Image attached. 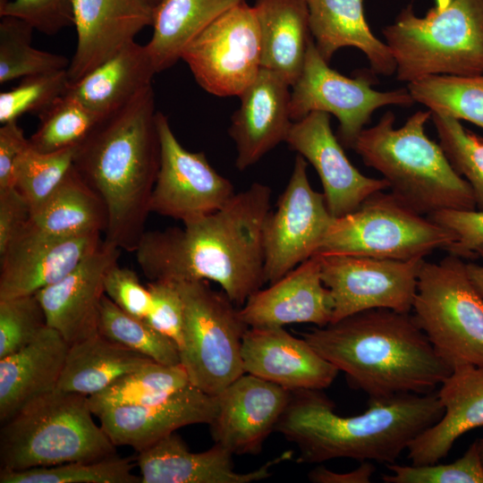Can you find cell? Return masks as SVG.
<instances>
[{"instance_id":"16","label":"cell","mask_w":483,"mask_h":483,"mask_svg":"<svg viewBox=\"0 0 483 483\" xmlns=\"http://www.w3.org/2000/svg\"><path fill=\"white\" fill-rule=\"evenodd\" d=\"M102 241L99 233L51 235L29 221L0 253V299L36 294L58 282Z\"/></svg>"},{"instance_id":"43","label":"cell","mask_w":483,"mask_h":483,"mask_svg":"<svg viewBox=\"0 0 483 483\" xmlns=\"http://www.w3.org/2000/svg\"><path fill=\"white\" fill-rule=\"evenodd\" d=\"M47 326L35 294L0 299V359L27 346Z\"/></svg>"},{"instance_id":"20","label":"cell","mask_w":483,"mask_h":483,"mask_svg":"<svg viewBox=\"0 0 483 483\" xmlns=\"http://www.w3.org/2000/svg\"><path fill=\"white\" fill-rule=\"evenodd\" d=\"M245 373L276 384L289 391L323 390L340 372L302 337L284 326L249 327L242 338Z\"/></svg>"},{"instance_id":"39","label":"cell","mask_w":483,"mask_h":483,"mask_svg":"<svg viewBox=\"0 0 483 483\" xmlns=\"http://www.w3.org/2000/svg\"><path fill=\"white\" fill-rule=\"evenodd\" d=\"M133 465L116 453L89 462L0 471V483H141Z\"/></svg>"},{"instance_id":"38","label":"cell","mask_w":483,"mask_h":483,"mask_svg":"<svg viewBox=\"0 0 483 483\" xmlns=\"http://www.w3.org/2000/svg\"><path fill=\"white\" fill-rule=\"evenodd\" d=\"M33 27L21 19L2 16L0 21V83L18 78L66 70L70 61L64 55L35 48Z\"/></svg>"},{"instance_id":"1","label":"cell","mask_w":483,"mask_h":483,"mask_svg":"<svg viewBox=\"0 0 483 483\" xmlns=\"http://www.w3.org/2000/svg\"><path fill=\"white\" fill-rule=\"evenodd\" d=\"M271 199V188L256 182L182 227L145 231L135 251L139 267L150 281H213L242 307L265 284L263 228Z\"/></svg>"},{"instance_id":"29","label":"cell","mask_w":483,"mask_h":483,"mask_svg":"<svg viewBox=\"0 0 483 483\" xmlns=\"http://www.w3.org/2000/svg\"><path fill=\"white\" fill-rule=\"evenodd\" d=\"M156 73L145 45L133 40L80 80L68 82L64 94L105 117L152 85Z\"/></svg>"},{"instance_id":"14","label":"cell","mask_w":483,"mask_h":483,"mask_svg":"<svg viewBox=\"0 0 483 483\" xmlns=\"http://www.w3.org/2000/svg\"><path fill=\"white\" fill-rule=\"evenodd\" d=\"M318 255L321 277L334 303L331 322L371 309L411 312L425 258L394 260Z\"/></svg>"},{"instance_id":"25","label":"cell","mask_w":483,"mask_h":483,"mask_svg":"<svg viewBox=\"0 0 483 483\" xmlns=\"http://www.w3.org/2000/svg\"><path fill=\"white\" fill-rule=\"evenodd\" d=\"M286 451L255 470H233V453L215 444L200 453L191 452L175 432L139 453L141 483H250L271 476V469L292 458Z\"/></svg>"},{"instance_id":"47","label":"cell","mask_w":483,"mask_h":483,"mask_svg":"<svg viewBox=\"0 0 483 483\" xmlns=\"http://www.w3.org/2000/svg\"><path fill=\"white\" fill-rule=\"evenodd\" d=\"M105 294L124 312L145 319L151 296L148 286H144L137 274L128 268L114 265L106 273L104 280Z\"/></svg>"},{"instance_id":"4","label":"cell","mask_w":483,"mask_h":483,"mask_svg":"<svg viewBox=\"0 0 483 483\" xmlns=\"http://www.w3.org/2000/svg\"><path fill=\"white\" fill-rule=\"evenodd\" d=\"M443 414L435 392L369 400L365 412L343 417L322 390H297L292 391L275 431L297 445L300 463L348 458L386 465Z\"/></svg>"},{"instance_id":"28","label":"cell","mask_w":483,"mask_h":483,"mask_svg":"<svg viewBox=\"0 0 483 483\" xmlns=\"http://www.w3.org/2000/svg\"><path fill=\"white\" fill-rule=\"evenodd\" d=\"M310 32L320 55L329 63L340 48L352 47L362 51L371 70L390 76L396 64L386 45L370 30L362 0H306Z\"/></svg>"},{"instance_id":"36","label":"cell","mask_w":483,"mask_h":483,"mask_svg":"<svg viewBox=\"0 0 483 483\" xmlns=\"http://www.w3.org/2000/svg\"><path fill=\"white\" fill-rule=\"evenodd\" d=\"M38 115L39 123L29 138V143L33 149L41 153L76 148L103 118L64 93Z\"/></svg>"},{"instance_id":"22","label":"cell","mask_w":483,"mask_h":483,"mask_svg":"<svg viewBox=\"0 0 483 483\" xmlns=\"http://www.w3.org/2000/svg\"><path fill=\"white\" fill-rule=\"evenodd\" d=\"M291 85L276 72L261 68L255 80L239 96L229 135L235 143V165L243 171L285 141L291 118Z\"/></svg>"},{"instance_id":"13","label":"cell","mask_w":483,"mask_h":483,"mask_svg":"<svg viewBox=\"0 0 483 483\" xmlns=\"http://www.w3.org/2000/svg\"><path fill=\"white\" fill-rule=\"evenodd\" d=\"M308 162L301 155L275 211L263 228L264 280L273 284L315 255L331 225V215L323 193L309 181Z\"/></svg>"},{"instance_id":"32","label":"cell","mask_w":483,"mask_h":483,"mask_svg":"<svg viewBox=\"0 0 483 483\" xmlns=\"http://www.w3.org/2000/svg\"><path fill=\"white\" fill-rule=\"evenodd\" d=\"M244 0H162L153 9V32L145 45L157 72L170 68L211 22Z\"/></svg>"},{"instance_id":"15","label":"cell","mask_w":483,"mask_h":483,"mask_svg":"<svg viewBox=\"0 0 483 483\" xmlns=\"http://www.w3.org/2000/svg\"><path fill=\"white\" fill-rule=\"evenodd\" d=\"M160 164L150 198V213L182 224L222 208L236 193L233 184L210 165L203 152L184 148L167 117L157 113Z\"/></svg>"},{"instance_id":"23","label":"cell","mask_w":483,"mask_h":483,"mask_svg":"<svg viewBox=\"0 0 483 483\" xmlns=\"http://www.w3.org/2000/svg\"><path fill=\"white\" fill-rule=\"evenodd\" d=\"M334 303L321 277L320 257L315 254L267 288L252 293L240 308L249 327L331 323Z\"/></svg>"},{"instance_id":"50","label":"cell","mask_w":483,"mask_h":483,"mask_svg":"<svg viewBox=\"0 0 483 483\" xmlns=\"http://www.w3.org/2000/svg\"><path fill=\"white\" fill-rule=\"evenodd\" d=\"M30 216V204L15 188L0 191V253L28 224Z\"/></svg>"},{"instance_id":"21","label":"cell","mask_w":483,"mask_h":483,"mask_svg":"<svg viewBox=\"0 0 483 483\" xmlns=\"http://www.w3.org/2000/svg\"><path fill=\"white\" fill-rule=\"evenodd\" d=\"M216 411V396L190 385L158 402L109 409L97 418L115 446L140 453L182 427L209 424Z\"/></svg>"},{"instance_id":"10","label":"cell","mask_w":483,"mask_h":483,"mask_svg":"<svg viewBox=\"0 0 483 483\" xmlns=\"http://www.w3.org/2000/svg\"><path fill=\"white\" fill-rule=\"evenodd\" d=\"M455 234L413 211L392 193L378 191L356 210L334 218L316 254H343L381 259L425 258L446 250Z\"/></svg>"},{"instance_id":"11","label":"cell","mask_w":483,"mask_h":483,"mask_svg":"<svg viewBox=\"0 0 483 483\" xmlns=\"http://www.w3.org/2000/svg\"><path fill=\"white\" fill-rule=\"evenodd\" d=\"M374 82L366 72L352 79L333 70L311 39L302 71L292 86L291 118L295 122L314 111L332 114L339 121L338 140L343 148H353L376 109L414 103L408 89L377 91L372 88Z\"/></svg>"},{"instance_id":"45","label":"cell","mask_w":483,"mask_h":483,"mask_svg":"<svg viewBox=\"0 0 483 483\" xmlns=\"http://www.w3.org/2000/svg\"><path fill=\"white\" fill-rule=\"evenodd\" d=\"M13 16L34 30L54 35L73 25V0H10L0 9V17Z\"/></svg>"},{"instance_id":"40","label":"cell","mask_w":483,"mask_h":483,"mask_svg":"<svg viewBox=\"0 0 483 483\" xmlns=\"http://www.w3.org/2000/svg\"><path fill=\"white\" fill-rule=\"evenodd\" d=\"M439 145L453 168L472 189L476 208L483 210V138L452 117L431 114Z\"/></svg>"},{"instance_id":"48","label":"cell","mask_w":483,"mask_h":483,"mask_svg":"<svg viewBox=\"0 0 483 483\" xmlns=\"http://www.w3.org/2000/svg\"><path fill=\"white\" fill-rule=\"evenodd\" d=\"M428 217L452 231L456 241L445 250L459 258H474L483 245V210H441Z\"/></svg>"},{"instance_id":"17","label":"cell","mask_w":483,"mask_h":483,"mask_svg":"<svg viewBox=\"0 0 483 483\" xmlns=\"http://www.w3.org/2000/svg\"><path fill=\"white\" fill-rule=\"evenodd\" d=\"M285 142L317 171L335 218L352 213L371 195L389 188L384 178L368 177L352 165L331 129L327 113L314 111L293 122Z\"/></svg>"},{"instance_id":"5","label":"cell","mask_w":483,"mask_h":483,"mask_svg":"<svg viewBox=\"0 0 483 483\" xmlns=\"http://www.w3.org/2000/svg\"><path fill=\"white\" fill-rule=\"evenodd\" d=\"M431 114L419 111L395 129L394 114L386 112L376 125L362 130L353 149L413 211L428 216L447 209L475 210L469 182L453 168L440 145L426 135Z\"/></svg>"},{"instance_id":"19","label":"cell","mask_w":483,"mask_h":483,"mask_svg":"<svg viewBox=\"0 0 483 483\" xmlns=\"http://www.w3.org/2000/svg\"><path fill=\"white\" fill-rule=\"evenodd\" d=\"M121 250L103 240L72 271L35 294L47 326L69 345L98 334L105 276L118 263Z\"/></svg>"},{"instance_id":"33","label":"cell","mask_w":483,"mask_h":483,"mask_svg":"<svg viewBox=\"0 0 483 483\" xmlns=\"http://www.w3.org/2000/svg\"><path fill=\"white\" fill-rule=\"evenodd\" d=\"M30 222L55 236H78L106 233V206L80 177L73 165L55 191L31 212Z\"/></svg>"},{"instance_id":"42","label":"cell","mask_w":483,"mask_h":483,"mask_svg":"<svg viewBox=\"0 0 483 483\" xmlns=\"http://www.w3.org/2000/svg\"><path fill=\"white\" fill-rule=\"evenodd\" d=\"M67 84V69L22 78L17 86L0 93V123L17 121L28 113L38 114L64 93Z\"/></svg>"},{"instance_id":"46","label":"cell","mask_w":483,"mask_h":483,"mask_svg":"<svg viewBox=\"0 0 483 483\" xmlns=\"http://www.w3.org/2000/svg\"><path fill=\"white\" fill-rule=\"evenodd\" d=\"M147 286L151 303L144 320L154 329L171 338L179 349L182 341L184 309L175 283L150 281Z\"/></svg>"},{"instance_id":"18","label":"cell","mask_w":483,"mask_h":483,"mask_svg":"<svg viewBox=\"0 0 483 483\" xmlns=\"http://www.w3.org/2000/svg\"><path fill=\"white\" fill-rule=\"evenodd\" d=\"M292 392L244 373L216 396L217 411L208 424L215 444L233 454H257L285 411Z\"/></svg>"},{"instance_id":"34","label":"cell","mask_w":483,"mask_h":483,"mask_svg":"<svg viewBox=\"0 0 483 483\" xmlns=\"http://www.w3.org/2000/svg\"><path fill=\"white\" fill-rule=\"evenodd\" d=\"M190 385L189 377L181 364L165 365L151 361L89 396V404L97 417L113 408L158 402Z\"/></svg>"},{"instance_id":"6","label":"cell","mask_w":483,"mask_h":483,"mask_svg":"<svg viewBox=\"0 0 483 483\" xmlns=\"http://www.w3.org/2000/svg\"><path fill=\"white\" fill-rule=\"evenodd\" d=\"M89 397L55 389L2 424L1 470H23L115 454V445L92 417Z\"/></svg>"},{"instance_id":"41","label":"cell","mask_w":483,"mask_h":483,"mask_svg":"<svg viewBox=\"0 0 483 483\" xmlns=\"http://www.w3.org/2000/svg\"><path fill=\"white\" fill-rule=\"evenodd\" d=\"M75 148L41 153L30 146L21 157L14 188L25 198L31 212L55 191L72 166Z\"/></svg>"},{"instance_id":"31","label":"cell","mask_w":483,"mask_h":483,"mask_svg":"<svg viewBox=\"0 0 483 483\" xmlns=\"http://www.w3.org/2000/svg\"><path fill=\"white\" fill-rule=\"evenodd\" d=\"M151 361L97 334L70 345L56 389L89 397Z\"/></svg>"},{"instance_id":"53","label":"cell","mask_w":483,"mask_h":483,"mask_svg":"<svg viewBox=\"0 0 483 483\" xmlns=\"http://www.w3.org/2000/svg\"><path fill=\"white\" fill-rule=\"evenodd\" d=\"M476 442L478 452L483 465V438L478 439Z\"/></svg>"},{"instance_id":"27","label":"cell","mask_w":483,"mask_h":483,"mask_svg":"<svg viewBox=\"0 0 483 483\" xmlns=\"http://www.w3.org/2000/svg\"><path fill=\"white\" fill-rule=\"evenodd\" d=\"M69 343L47 326L27 346L0 359V422L32 401L55 391Z\"/></svg>"},{"instance_id":"3","label":"cell","mask_w":483,"mask_h":483,"mask_svg":"<svg viewBox=\"0 0 483 483\" xmlns=\"http://www.w3.org/2000/svg\"><path fill=\"white\" fill-rule=\"evenodd\" d=\"M303 338L369 400L433 393L453 371L410 312L367 309Z\"/></svg>"},{"instance_id":"30","label":"cell","mask_w":483,"mask_h":483,"mask_svg":"<svg viewBox=\"0 0 483 483\" xmlns=\"http://www.w3.org/2000/svg\"><path fill=\"white\" fill-rule=\"evenodd\" d=\"M261 42V66L291 87L299 78L313 39L306 0H256L253 5Z\"/></svg>"},{"instance_id":"26","label":"cell","mask_w":483,"mask_h":483,"mask_svg":"<svg viewBox=\"0 0 483 483\" xmlns=\"http://www.w3.org/2000/svg\"><path fill=\"white\" fill-rule=\"evenodd\" d=\"M436 394L444 414L409 445L413 465L438 462L462 435L483 426V367H454Z\"/></svg>"},{"instance_id":"49","label":"cell","mask_w":483,"mask_h":483,"mask_svg":"<svg viewBox=\"0 0 483 483\" xmlns=\"http://www.w3.org/2000/svg\"><path fill=\"white\" fill-rule=\"evenodd\" d=\"M30 147L17 121L0 128V191L14 188L19 162Z\"/></svg>"},{"instance_id":"54","label":"cell","mask_w":483,"mask_h":483,"mask_svg":"<svg viewBox=\"0 0 483 483\" xmlns=\"http://www.w3.org/2000/svg\"><path fill=\"white\" fill-rule=\"evenodd\" d=\"M145 5L154 9L162 0H140Z\"/></svg>"},{"instance_id":"52","label":"cell","mask_w":483,"mask_h":483,"mask_svg":"<svg viewBox=\"0 0 483 483\" xmlns=\"http://www.w3.org/2000/svg\"><path fill=\"white\" fill-rule=\"evenodd\" d=\"M476 254L481 258L482 263H466V267L473 285L483 298V245L477 249Z\"/></svg>"},{"instance_id":"12","label":"cell","mask_w":483,"mask_h":483,"mask_svg":"<svg viewBox=\"0 0 483 483\" xmlns=\"http://www.w3.org/2000/svg\"><path fill=\"white\" fill-rule=\"evenodd\" d=\"M181 59L207 92L239 97L262 68L254 7L242 1L228 9L188 45Z\"/></svg>"},{"instance_id":"37","label":"cell","mask_w":483,"mask_h":483,"mask_svg":"<svg viewBox=\"0 0 483 483\" xmlns=\"http://www.w3.org/2000/svg\"><path fill=\"white\" fill-rule=\"evenodd\" d=\"M98 334L152 360L165 364H181L176 343L150 326L144 319L135 318L116 306L106 294L102 299Z\"/></svg>"},{"instance_id":"8","label":"cell","mask_w":483,"mask_h":483,"mask_svg":"<svg viewBox=\"0 0 483 483\" xmlns=\"http://www.w3.org/2000/svg\"><path fill=\"white\" fill-rule=\"evenodd\" d=\"M413 317L437 355L452 369L483 367V298L462 258L423 262Z\"/></svg>"},{"instance_id":"9","label":"cell","mask_w":483,"mask_h":483,"mask_svg":"<svg viewBox=\"0 0 483 483\" xmlns=\"http://www.w3.org/2000/svg\"><path fill=\"white\" fill-rule=\"evenodd\" d=\"M174 283L184 309L181 365L192 386L216 395L245 373L242 343L249 326L240 308L208 281Z\"/></svg>"},{"instance_id":"44","label":"cell","mask_w":483,"mask_h":483,"mask_svg":"<svg viewBox=\"0 0 483 483\" xmlns=\"http://www.w3.org/2000/svg\"><path fill=\"white\" fill-rule=\"evenodd\" d=\"M391 474L382 475L386 483H483V465L473 442L465 453L447 464H386Z\"/></svg>"},{"instance_id":"35","label":"cell","mask_w":483,"mask_h":483,"mask_svg":"<svg viewBox=\"0 0 483 483\" xmlns=\"http://www.w3.org/2000/svg\"><path fill=\"white\" fill-rule=\"evenodd\" d=\"M414 102L437 114L483 128V74L430 75L408 83Z\"/></svg>"},{"instance_id":"2","label":"cell","mask_w":483,"mask_h":483,"mask_svg":"<svg viewBox=\"0 0 483 483\" xmlns=\"http://www.w3.org/2000/svg\"><path fill=\"white\" fill-rule=\"evenodd\" d=\"M152 85L106 115L75 148L72 165L103 199L105 241L135 252L150 213L160 164Z\"/></svg>"},{"instance_id":"24","label":"cell","mask_w":483,"mask_h":483,"mask_svg":"<svg viewBox=\"0 0 483 483\" xmlns=\"http://www.w3.org/2000/svg\"><path fill=\"white\" fill-rule=\"evenodd\" d=\"M153 21L140 0H73L77 45L67 68L74 82L108 60Z\"/></svg>"},{"instance_id":"51","label":"cell","mask_w":483,"mask_h":483,"mask_svg":"<svg viewBox=\"0 0 483 483\" xmlns=\"http://www.w3.org/2000/svg\"><path fill=\"white\" fill-rule=\"evenodd\" d=\"M376 470L370 461L360 462V465L348 472H335L323 465L312 469L308 479L313 483H369Z\"/></svg>"},{"instance_id":"7","label":"cell","mask_w":483,"mask_h":483,"mask_svg":"<svg viewBox=\"0 0 483 483\" xmlns=\"http://www.w3.org/2000/svg\"><path fill=\"white\" fill-rule=\"evenodd\" d=\"M383 35L399 80L483 74V0H435L424 17L410 4Z\"/></svg>"}]
</instances>
